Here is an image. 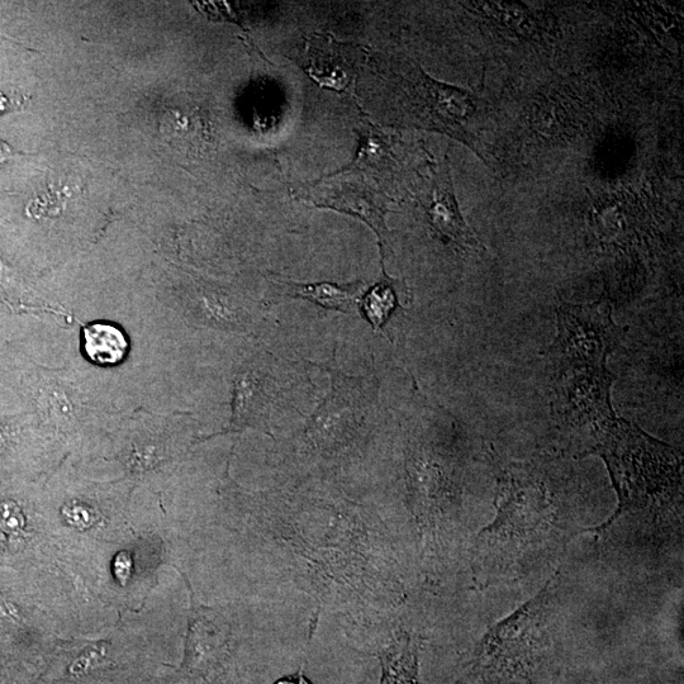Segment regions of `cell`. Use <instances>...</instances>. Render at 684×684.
<instances>
[{
    "mask_svg": "<svg viewBox=\"0 0 684 684\" xmlns=\"http://www.w3.org/2000/svg\"><path fill=\"white\" fill-rule=\"evenodd\" d=\"M397 293L391 282H382L368 293L363 301V310L375 329L383 326L397 306Z\"/></svg>",
    "mask_w": 684,
    "mask_h": 684,
    "instance_id": "obj_14",
    "label": "cell"
},
{
    "mask_svg": "<svg viewBox=\"0 0 684 684\" xmlns=\"http://www.w3.org/2000/svg\"><path fill=\"white\" fill-rule=\"evenodd\" d=\"M93 367H35L31 399L46 430L66 440L117 431L127 412L117 403L112 383Z\"/></svg>",
    "mask_w": 684,
    "mask_h": 684,
    "instance_id": "obj_3",
    "label": "cell"
},
{
    "mask_svg": "<svg viewBox=\"0 0 684 684\" xmlns=\"http://www.w3.org/2000/svg\"><path fill=\"white\" fill-rule=\"evenodd\" d=\"M557 326V336L548 349L554 377L607 368L608 356L625 335V330L614 322L607 301L588 306L563 304L557 311Z\"/></svg>",
    "mask_w": 684,
    "mask_h": 684,
    "instance_id": "obj_5",
    "label": "cell"
},
{
    "mask_svg": "<svg viewBox=\"0 0 684 684\" xmlns=\"http://www.w3.org/2000/svg\"><path fill=\"white\" fill-rule=\"evenodd\" d=\"M403 92L407 112L416 126L445 133L463 142L486 161L478 137L472 130L479 112L477 95L467 89L437 82L420 66L412 68L403 80Z\"/></svg>",
    "mask_w": 684,
    "mask_h": 684,
    "instance_id": "obj_6",
    "label": "cell"
},
{
    "mask_svg": "<svg viewBox=\"0 0 684 684\" xmlns=\"http://www.w3.org/2000/svg\"><path fill=\"white\" fill-rule=\"evenodd\" d=\"M555 379V406L565 424L588 430L616 416L611 405V388L616 377L607 368L565 373Z\"/></svg>",
    "mask_w": 684,
    "mask_h": 684,
    "instance_id": "obj_7",
    "label": "cell"
},
{
    "mask_svg": "<svg viewBox=\"0 0 684 684\" xmlns=\"http://www.w3.org/2000/svg\"><path fill=\"white\" fill-rule=\"evenodd\" d=\"M424 208L427 221L441 239L453 242L463 250L484 249L460 212L448 159L432 178L431 188L424 199Z\"/></svg>",
    "mask_w": 684,
    "mask_h": 684,
    "instance_id": "obj_9",
    "label": "cell"
},
{
    "mask_svg": "<svg viewBox=\"0 0 684 684\" xmlns=\"http://www.w3.org/2000/svg\"><path fill=\"white\" fill-rule=\"evenodd\" d=\"M420 643L410 634L399 633L380 652L382 684H420L418 682Z\"/></svg>",
    "mask_w": 684,
    "mask_h": 684,
    "instance_id": "obj_12",
    "label": "cell"
},
{
    "mask_svg": "<svg viewBox=\"0 0 684 684\" xmlns=\"http://www.w3.org/2000/svg\"><path fill=\"white\" fill-rule=\"evenodd\" d=\"M82 346L89 364L108 368L122 363L128 354V341L123 331L108 322H92L82 330Z\"/></svg>",
    "mask_w": 684,
    "mask_h": 684,
    "instance_id": "obj_11",
    "label": "cell"
},
{
    "mask_svg": "<svg viewBox=\"0 0 684 684\" xmlns=\"http://www.w3.org/2000/svg\"><path fill=\"white\" fill-rule=\"evenodd\" d=\"M8 107V99L4 95L0 94V113L6 111Z\"/></svg>",
    "mask_w": 684,
    "mask_h": 684,
    "instance_id": "obj_17",
    "label": "cell"
},
{
    "mask_svg": "<svg viewBox=\"0 0 684 684\" xmlns=\"http://www.w3.org/2000/svg\"><path fill=\"white\" fill-rule=\"evenodd\" d=\"M275 684H311L306 677L303 676L302 672L294 674V676L284 677L279 679Z\"/></svg>",
    "mask_w": 684,
    "mask_h": 684,
    "instance_id": "obj_15",
    "label": "cell"
},
{
    "mask_svg": "<svg viewBox=\"0 0 684 684\" xmlns=\"http://www.w3.org/2000/svg\"><path fill=\"white\" fill-rule=\"evenodd\" d=\"M283 294L291 297L311 299L322 307L332 310L349 312L356 303V293L353 287L342 288L329 283L301 285L294 283L280 284Z\"/></svg>",
    "mask_w": 684,
    "mask_h": 684,
    "instance_id": "obj_13",
    "label": "cell"
},
{
    "mask_svg": "<svg viewBox=\"0 0 684 684\" xmlns=\"http://www.w3.org/2000/svg\"><path fill=\"white\" fill-rule=\"evenodd\" d=\"M587 454L605 462L619 497L611 519L595 529L598 541L629 555L681 543L683 460L677 449L615 416L588 435Z\"/></svg>",
    "mask_w": 684,
    "mask_h": 684,
    "instance_id": "obj_1",
    "label": "cell"
},
{
    "mask_svg": "<svg viewBox=\"0 0 684 684\" xmlns=\"http://www.w3.org/2000/svg\"><path fill=\"white\" fill-rule=\"evenodd\" d=\"M12 156L13 152L11 150V147H9L7 144H4V142L0 141V164L6 163V161L11 159Z\"/></svg>",
    "mask_w": 684,
    "mask_h": 684,
    "instance_id": "obj_16",
    "label": "cell"
},
{
    "mask_svg": "<svg viewBox=\"0 0 684 684\" xmlns=\"http://www.w3.org/2000/svg\"><path fill=\"white\" fill-rule=\"evenodd\" d=\"M496 505V519L475 549V574L486 587L545 568L579 532L578 521L532 470H505Z\"/></svg>",
    "mask_w": 684,
    "mask_h": 684,
    "instance_id": "obj_2",
    "label": "cell"
},
{
    "mask_svg": "<svg viewBox=\"0 0 684 684\" xmlns=\"http://www.w3.org/2000/svg\"><path fill=\"white\" fill-rule=\"evenodd\" d=\"M554 581L484 635L465 678L482 684H529L548 650L555 621Z\"/></svg>",
    "mask_w": 684,
    "mask_h": 684,
    "instance_id": "obj_4",
    "label": "cell"
},
{
    "mask_svg": "<svg viewBox=\"0 0 684 684\" xmlns=\"http://www.w3.org/2000/svg\"><path fill=\"white\" fill-rule=\"evenodd\" d=\"M130 415L116 431L122 444L121 459L131 474L146 477L169 459L180 417L145 410Z\"/></svg>",
    "mask_w": 684,
    "mask_h": 684,
    "instance_id": "obj_8",
    "label": "cell"
},
{
    "mask_svg": "<svg viewBox=\"0 0 684 684\" xmlns=\"http://www.w3.org/2000/svg\"><path fill=\"white\" fill-rule=\"evenodd\" d=\"M159 130L169 145L180 150H201L208 140L201 111L182 99H173L161 108Z\"/></svg>",
    "mask_w": 684,
    "mask_h": 684,
    "instance_id": "obj_10",
    "label": "cell"
}]
</instances>
